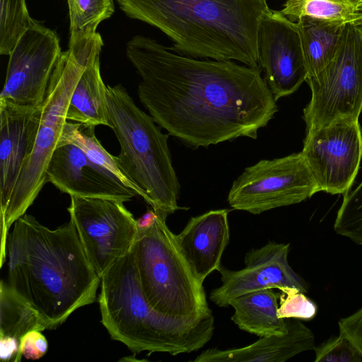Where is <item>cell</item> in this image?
I'll return each instance as SVG.
<instances>
[{"label": "cell", "instance_id": "1", "mask_svg": "<svg viewBox=\"0 0 362 362\" xmlns=\"http://www.w3.org/2000/svg\"><path fill=\"white\" fill-rule=\"evenodd\" d=\"M126 54L141 78L140 102L190 147L256 139L278 110L260 66L183 55L142 35L127 42Z\"/></svg>", "mask_w": 362, "mask_h": 362}, {"label": "cell", "instance_id": "27", "mask_svg": "<svg viewBox=\"0 0 362 362\" xmlns=\"http://www.w3.org/2000/svg\"><path fill=\"white\" fill-rule=\"evenodd\" d=\"M343 195L334 230L338 235L362 245V182L354 189H349Z\"/></svg>", "mask_w": 362, "mask_h": 362}, {"label": "cell", "instance_id": "12", "mask_svg": "<svg viewBox=\"0 0 362 362\" xmlns=\"http://www.w3.org/2000/svg\"><path fill=\"white\" fill-rule=\"evenodd\" d=\"M62 52L57 33L35 21L9 54L0 100L41 105Z\"/></svg>", "mask_w": 362, "mask_h": 362}, {"label": "cell", "instance_id": "29", "mask_svg": "<svg viewBox=\"0 0 362 362\" xmlns=\"http://www.w3.org/2000/svg\"><path fill=\"white\" fill-rule=\"evenodd\" d=\"M315 362H362V355L343 334L315 346Z\"/></svg>", "mask_w": 362, "mask_h": 362}, {"label": "cell", "instance_id": "20", "mask_svg": "<svg viewBox=\"0 0 362 362\" xmlns=\"http://www.w3.org/2000/svg\"><path fill=\"white\" fill-rule=\"evenodd\" d=\"M106 87L98 54L88 62L78 80L69 101L66 119L95 127H109Z\"/></svg>", "mask_w": 362, "mask_h": 362}, {"label": "cell", "instance_id": "31", "mask_svg": "<svg viewBox=\"0 0 362 362\" xmlns=\"http://www.w3.org/2000/svg\"><path fill=\"white\" fill-rule=\"evenodd\" d=\"M338 325L339 332L344 334L362 355V307L351 315L341 318Z\"/></svg>", "mask_w": 362, "mask_h": 362}, {"label": "cell", "instance_id": "33", "mask_svg": "<svg viewBox=\"0 0 362 362\" xmlns=\"http://www.w3.org/2000/svg\"><path fill=\"white\" fill-rule=\"evenodd\" d=\"M356 13H362V0H351Z\"/></svg>", "mask_w": 362, "mask_h": 362}, {"label": "cell", "instance_id": "30", "mask_svg": "<svg viewBox=\"0 0 362 362\" xmlns=\"http://www.w3.org/2000/svg\"><path fill=\"white\" fill-rule=\"evenodd\" d=\"M41 332L33 330L23 337L20 346L22 356L29 360H37L47 353L48 342Z\"/></svg>", "mask_w": 362, "mask_h": 362}, {"label": "cell", "instance_id": "28", "mask_svg": "<svg viewBox=\"0 0 362 362\" xmlns=\"http://www.w3.org/2000/svg\"><path fill=\"white\" fill-rule=\"evenodd\" d=\"M278 316L283 319L311 320L317 314L316 305L296 288L279 289Z\"/></svg>", "mask_w": 362, "mask_h": 362}, {"label": "cell", "instance_id": "11", "mask_svg": "<svg viewBox=\"0 0 362 362\" xmlns=\"http://www.w3.org/2000/svg\"><path fill=\"white\" fill-rule=\"evenodd\" d=\"M301 153L320 191L344 194L351 189L362 159L358 121L343 119L307 129Z\"/></svg>", "mask_w": 362, "mask_h": 362}, {"label": "cell", "instance_id": "15", "mask_svg": "<svg viewBox=\"0 0 362 362\" xmlns=\"http://www.w3.org/2000/svg\"><path fill=\"white\" fill-rule=\"evenodd\" d=\"M48 182L70 197L103 198L122 202L138 194L90 160L76 145L57 143L47 168Z\"/></svg>", "mask_w": 362, "mask_h": 362}, {"label": "cell", "instance_id": "24", "mask_svg": "<svg viewBox=\"0 0 362 362\" xmlns=\"http://www.w3.org/2000/svg\"><path fill=\"white\" fill-rule=\"evenodd\" d=\"M70 21L69 43L95 35L100 23L115 11L112 0H66Z\"/></svg>", "mask_w": 362, "mask_h": 362}, {"label": "cell", "instance_id": "8", "mask_svg": "<svg viewBox=\"0 0 362 362\" xmlns=\"http://www.w3.org/2000/svg\"><path fill=\"white\" fill-rule=\"evenodd\" d=\"M311 98L303 110L306 130L339 120L358 121L362 112V36L356 24L344 25L331 61L305 81Z\"/></svg>", "mask_w": 362, "mask_h": 362}, {"label": "cell", "instance_id": "23", "mask_svg": "<svg viewBox=\"0 0 362 362\" xmlns=\"http://www.w3.org/2000/svg\"><path fill=\"white\" fill-rule=\"evenodd\" d=\"M95 126L66 120L57 143H71L78 146L95 164L124 185L145 199L142 192L124 175L116 157L104 148L95 134Z\"/></svg>", "mask_w": 362, "mask_h": 362}, {"label": "cell", "instance_id": "10", "mask_svg": "<svg viewBox=\"0 0 362 362\" xmlns=\"http://www.w3.org/2000/svg\"><path fill=\"white\" fill-rule=\"evenodd\" d=\"M67 209L86 255L101 278L134 246L136 220L122 202L70 197Z\"/></svg>", "mask_w": 362, "mask_h": 362}, {"label": "cell", "instance_id": "5", "mask_svg": "<svg viewBox=\"0 0 362 362\" xmlns=\"http://www.w3.org/2000/svg\"><path fill=\"white\" fill-rule=\"evenodd\" d=\"M109 127L115 134L120 152L115 156L124 174L144 194V201L166 216L181 208L178 178L163 134L154 119L141 110L121 84L107 86Z\"/></svg>", "mask_w": 362, "mask_h": 362}, {"label": "cell", "instance_id": "9", "mask_svg": "<svg viewBox=\"0 0 362 362\" xmlns=\"http://www.w3.org/2000/svg\"><path fill=\"white\" fill-rule=\"evenodd\" d=\"M320 192L301 152L247 167L233 182L230 206L252 214L300 203Z\"/></svg>", "mask_w": 362, "mask_h": 362}, {"label": "cell", "instance_id": "34", "mask_svg": "<svg viewBox=\"0 0 362 362\" xmlns=\"http://www.w3.org/2000/svg\"><path fill=\"white\" fill-rule=\"evenodd\" d=\"M351 22L356 25L362 24V13H356Z\"/></svg>", "mask_w": 362, "mask_h": 362}, {"label": "cell", "instance_id": "32", "mask_svg": "<svg viewBox=\"0 0 362 362\" xmlns=\"http://www.w3.org/2000/svg\"><path fill=\"white\" fill-rule=\"evenodd\" d=\"M157 216L156 212L153 208L149 209L141 217L136 219L138 230H144L151 227Z\"/></svg>", "mask_w": 362, "mask_h": 362}, {"label": "cell", "instance_id": "7", "mask_svg": "<svg viewBox=\"0 0 362 362\" xmlns=\"http://www.w3.org/2000/svg\"><path fill=\"white\" fill-rule=\"evenodd\" d=\"M156 212L153 224L138 230L133 246L144 297L154 310L175 319L199 322L214 316L203 285L194 278L166 224L168 216Z\"/></svg>", "mask_w": 362, "mask_h": 362}, {"label": "cell", "instance_id": "35", "mask_svg": "<svg viewBox=\"0 0 362 362\" xmlns=\"http://www.w3.org/2000/svg\"><path fill=\"white\" fill-rule=\"evenodd\" d=\"M357 25L358 29V30H359V32H360V33H361V35L362 36V24H359V25Z\"/></svg>", "mask_w": 362, "mask_h": 362}, {"label": "cell", "instance_id": "26", "mask_svg": "<svg viewBox=\"0 0 362 362\" xmlns=\"http://www.w3.org/2000/svg\"><path fill=\"white\" fill-rule=\"evenodd\" d=\"M0 54H11L23 33L33 24L25 0H0Z\"/></svg>", "mask_w": 362, "mask_h": 362}, {"label": "cell", "instance_id": "25", "mask_svg": "<svg viewBox=\"0 0 362 362\" xmlns=\"http://www.w3.org/2000/svg\"><path fill=\"white\" fill-rule=\"evenodd\" d=\"M281 11L293 22L311 17L346 23L356 13L351 0H284Z\"/></svg>", "mask_w": 362, "mask_h": 362}, {"label": "cell", "instance_id": "22", "mask_svg": "<svg viewBox=\"0 0 362 362\" xmlns=\"http://www.w3.org/2000/svg\"><path fill=\"white\" fill-rule=\"evenodd\" d=\"M0 338L21 342L30 331L47 329L38 313L3 280L0 283Z\"/></svg>", "mask_w": 362, "mask_h": 362}, {"label": "cell", "instance_id": "19", "mask_svg": "<svg viewBox=\"0 0 362 362\" xmlns=\"http://www.w3.org/2000/svg\"><path fill=\"white\" fill-rule=\"evenodd\" d=\"M278 299L279 294L272 288L238 296L228 303L234 309L231 320L241 330L259 337L284 335L288 325L286 319L278 316Z\"/></svg>", "mask_w": 362, "mask_h": 362}, {"label": "cell", "instance_id": "21", "mask_svg": "<svg viewBox=\"0 0 362 362\" xmlns=\"http://www.w3.org/2000/svg\"><path fill=\"white\" fill-rule=\"evenodd\" d=\"M296 23L309 78L334 57L346 23L302 17Z\"/></svg>", "mask_w": 362, "mask_h": 362}, {"label": "cell", "instance_id": "13", "mask_svg": "<svg viewBox=\"0 0 362 362\" xmlns=\"http://www.w3.org/2000/svg\"><path fill=\"white\" fill-rule=\"evenodd\" d=\"M259 65L276 101L296 91L308 78L296 22L269 9L258 30Z\"/></svg>", "mask_w": 362, "mask_h": 362}, {"label": "cell", "instance_id": "4", "mask_svg": "<svg viewBox=\"0 0 362 362\" xmlns=\"http://www.w3.org/2000/svg\"><path fill=\"white\" fill-rule=\"evenodd\" d=\"M98 302L101 322L114 340L134 354L141 351L175 356L202 348L214 331V316L189 322L154 310L142 292L133 247L101 276Z\"/></svg>", "mask_w": 362, "mask_h": 362}, {"label": "cell", "instance_id": "17", "mask_svg": "<svg viewBox=\"0 0 362 362\" xmlns=\"http://www.w3.org/2000/svg\"><path fill=\"white\" fill-rule=\"evenodd\" d=\"M227 209L211 210L192 217L174 239L197 281L205 279L221 266L222 255L229 243Z\"/></svg>", "mask_w": 362, "mask_h": 362}, {"label": "cell", "instance_id": "6", "mask_svg": "<svg viewBox=\"0 0 362 362\" xmlns=\"http://www.w3.org/2000/svg\"><path fill=\"white\" fill-rule=\"evenodd\" d=\"M103 41L100 35L69 43L62 52L52 73L45 100L33 150L17 179L5 209L0 212L1 246L6 251L9 229L25 214L43 186L48 182L47 168L57 146L74 89L88 62L100 54Z\"/></svg>", "mask_w": 362, "mask_h": 362}, {"label": "cell", "instance_id": "2", "mask_svg": "<svg viewBox=\"0 0 362 362\" xmlns=\"http://www.w3.org/2000/svg\"><path fill=\"white\" fill-rule=\"evenodd\" d=\"M8 234V284L38 313L47 329L95 301L100 277L73 222L54 229L23 214Z\"/></svg>", "mask_w": 362, "mask_h": 362}, {"label": "cell", "instance_id": "18", "mask_svg": "<svg viewBox=\"0 0 362 362\" xmlns=\"http://www.w3.org/2000/svg\"><path fill=\"white\" fill-rule=\"evenodd\" d=\"M288 332L281 336L262 337L246 346L203 351L192 362H284L315 347L313 332L298 319H286Z\"/></svg>", "mask_w": 362, "mask_h": 362}, {"label": "cell", "instance_id": "3", "mask_svg": "<svg viewBox=\"0 0 362 362\" xmlns=\"http://www.w3.org/2000/svg\"><path fill=\"white\" fill-rule=\"evenodd\" d=\"M117 1L127 16L164 33L175 52L259 66L258 30L267 0Z\"/></svg>", "mask_w": 362, "mask_h": 362}, {"label": "cell", "instance_id": "14", "mask_svg": "<svg viewBox=\"0 0 362 362\" xmlns=\"http://www.w3.org/2000/svg\"><path fill=\"white\" fill-rule=\"evenodd\" d=\"M289 247V243L269 242L249 251L244 259L245 267L240 270L221 265L217 271L221 285L211 291L209 300L218 307L226 308L233 298L258 289L292 287L305 293V282L288 263Z\"/></svg>", "mask_w": 362, "mask_h": 362}, {"label": "cell", "instance_id": "16", "mask_svg": "<svg viewBox=\"0 0 362 362\" xmlns=\"http://www.w3.org/2000/svg\"><path fill=\"white\" fill-rule=\"evenodd\" d=\"M42 114V105H23L0 100V212L6 207L31 154Z\"/></svg>", "mask_w": 362, "mask_h": 362}]
</instances>
